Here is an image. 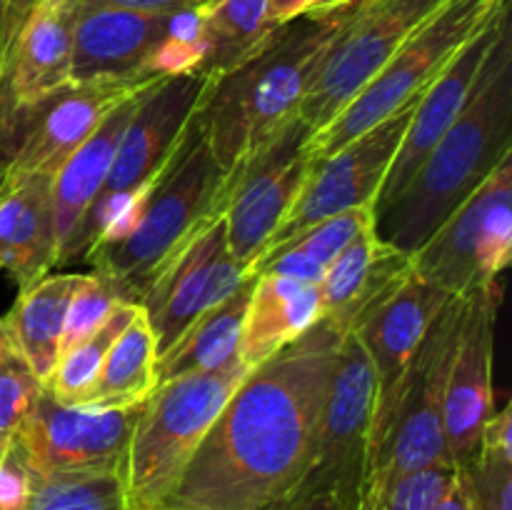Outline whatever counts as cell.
Returning a JSON list of instances; mask_svg holds the SVG:
<instances>
[{
	"mask_svg": "<svg viewBox=\"0 0 512 510\" xmlns=\"http://www.w3.org/2000/svg\"><path fill=\"white\" fill-rule=\"evenodd\" d=\"M350 330L323 318L250 370L155 510H283L308 480Z\"/></svg>",
	"mask_w": 512,
	"mask_h": 510,
	"instance_id": "cell-1",
	"label": "cell"
},
{
	"mask_svg": "<svg viewBox=\"0 0 512 510\" xmlns=\"http://www.w3.org/2000/svg\"><path fill=\"white\" fill-rule=\"evenodd\" d=\"M512 155L510 28L485 60L473 95L408 188L378 215L380 238L413 255Z\"/></svg>",
	"mask_w": 512,
	"mask_h": 510,
	"instance_id": "cell-2",
	"label": "cell"
},
{
	"mask_svg": "<svg viewBox=\"0 0 512 510\" xmlns=\"http://www.w3.org/2000/svg\"><path fill=\"white\" fill-rule=\"evenodd\" d=\"M348 8L323 18L283 25L268 43L228 73L210 80L198 110V125L210 153L225 173L268 148L298 120L310 78Z\"/></svg>",
	"mask_w": 512,
	"mask_h": 510,
	"instance_id": "cell-3",
	"label": "cell"
},
{
	"mask_svg": "<svg viewBox=\"0 0 512 510\" xmlns=\"http://www.w3.org/2000/svg\"><path fill=\"white\" fill-rule=\"evenodd\" d=\"M223 208L225 170L210 153L195 115L168 165L108 220L83 260L130 300H140L155 270L200 225L223 215Z\"/></svg>",
	"mask_w": 512,
	"mask_h": 510,
	"instance_id": "cell-4",
	"label": "cell"
},
{
	"mask_svg": "<svg viewBox=\"0 0 512 510\" xmlns=\"http://www.w3.org/2000/svg\"><path fill=\"white\" fill-rule=\"evenodd\" d=\"M460 313L463 298H450L430 325L390 403L375 415L358 503L405 475L453 463L445 450L443 405Z\"/></svg>",
	"mask_w": 512,
	"mask_h": 510,
	"instance_id": "cell-5",
	"label": "cell"
},
{
	"mask_svg": "<svg viewBox=\"0 0 512 510\" xmlns=\"http://www.w3.org/2000/svg\"><path fill=\"white\" fill-rule=\"evenodd\" d=\"M510 0H445L375 73V78L315 135L303 143L308 160L325 158L423 98L433 80Z\"/></svg>",
	"mask_w": 512,
	"mask_h": 510,
	"instance_id": "cell-6",
	"label": "cell"
},
{
	"mask_svg": "<svg viewBox=\"0 0 512 510\" xmlns=\"http://www.w3.org/2000/svg\"><path fill=\"white\" fill-rule=\"evenodd\" d=\"M250 368L233 355L205 373L158 383L140 410L128 453L130 510H155Z\"/></svg>",
	"mask_w": 512,
	"mask_h": 510,
	"instance_id": "cell-7",
	"label": "cell"
},
{
	"mask_svg": "<svg viewBox=\"0 0 512 510\" xmlns=\"http://www.w3.org/2000/svg\"><path fill=\"white\" fill-rule=\"evenodd\" d=\"M78 8L80 0H0V168L40 110L73 85Z\"/></svg>",
	"mask_w": 512,
	"mask_h": 510,
	"instance_id": "cell-8",
	"label": "cell"
},
{
	"mask_svg": "<svg viewBox=\"0 0 512 510\" xmlns=\"http://www.w3.org/2000/svg\"><path fill=\"white\" fill-rule=\"evenodd\" d=\"M445 0H355L300 103L308 135L323 130Z\"/></svg>",
	"mask_w": 512,
	"mask_h": 510,
	"instance_id": "cell-9",
	"label": "cell"
},
{
	"mask_svg": "<svg viewBox=\"0 0 512 510\" xmlns=\"http://www.w3.org/2000/svg\"><path fill=\"white\" fill-rule=\"evenodd\" d=\"M213 75L188 73L160 80L145 93L120 138L113 165L93 208L85 215L83 230L75 245V260L83 258L108 220L133 198L148 188L155 175L168 165L185 133L198 115L200 103L210 88Z\"/></svg>",
	"mask_w": 512,
	"mask_h": 510,
	"instance_id": "cell-10",
	"label": "cell"
},
{
	"mask_svg": "<svg viewBox=\"0 0 512 510\" xmlns=\"http://www.w3.org/2000/svg\"><path fill=\"white\" fill-rule=\"evenodd\" d=\"M512 258V155L413 253V270L450 298L500 280Z\"/></svg>",
	"mask_w": 512,
	"mask_h": 510,
	"instance_id": "cell-11",
	"label": "cell"
},
{
	"mask_svg": "<svg viewBox=\"0 0 512 510\" xmlns=\"http://www.w3.org/2000/svg\"><path fill=\"white\" fill-rule=\"evenodd\" d=\"M143 403L125 408L63 405L43 388L15 435L10 458L33 480L93 473L125 475L130 440Z\"/></svg>",
	"mask_w": 512,
	"mask_h": 510,
	"instance_id": "cell-12",
	"label": "cell"
},
{
	"mask_svg": "<svg viewBox=\"0 0 512 510\" xmlns=\"http://www.w3.org/2000/svg\"><path fill=\"white\" fill-rule=\"evenodd\" d=\"M378 398L380 385L373 360L350 330L340 343L325 393L313 468L295 498L335 493L350 510H358Z\"/></svg>",
	"mask_w": 512,
	"mask_h": 510,
	"instance_id": "cell-13",
	"label": "cell"
},
{
	"mask_svg": "<svg viewBox=\"0 0 512 510\" xmlns=\"http://www.w3.org/2000/svg\"><path fill=\"white\" fill-rule=\"evenodd\" d=\"M415 103L405 105L403 110L390 115L375 128L365 130L363 135L345 143L335 153L310 160L308 173H305L293 205L280 220L275 233L270 235L268 245L260 255L278 250L280 245L290 243L295 235L333 218V215L365 203L375 205L385 183V175H388L390 165L398 155L405 130L413 118Z\"/></svg>",
	"mask_w": 512,
	"mask_h": 510,
	"instance_id": "cell-14",
	"label": "cell"
},
{
	"mask_svg": "<svg viewBox=\"0 0 512 510\" xmlns=\"http://www.w3.org/2000/svg\"><path fill=\"white\" fill-rule=\"evenodd\" d=\"M225 240L223 215L200 225L140 293V308L158 343V355L178 340L195 318L233 295L248 280Z\"/></svg>",
	"mask_w": 512,
	"mask_h": 510,
	"instance_id": "cell-15",
	"label": "cell"
},
{
	"mask_svg": "<svg viewBox=\"0 0 512 510\" xmlns=\"http://www.w3.org/2000/svg\"><path fill=\"white\" fill-rule=\"evenodd\" d=\"M305 138L308 128L298 118L255 158L225 173V240L245 273L260 258L303 185L310 165Z\"/></svg>",
	"mask_w": 512,
	"mask_h": 510,
	"instance_id": "cell-16",
	"label": "cell"
},
{
	"mask_svg": "<svg viewBox=\"0 0 512 510\" xmlns=\"http://www.w3.org/2000/svg\"><path fill=\"white\" fill-rule=\"evenodd\" d=\"M498 308L500 283L463 298L443 405L445 450L458 468H468L478 458L483 425L495 413L493 365Z\"/></svg>",
	"mask_w": 512,
	"mask_h": 510,
	"instance_id": "cell-17",
	"label": "cell"
},
{
	"mask_svg": "<svg viewBox=\"0 0 512 510\" xmlns=\"http://www.w3.org/2000/svg\"><path fill=\"white\" fill-rule=\"evenodd\" d=\"M505 28H510V8L503 10L495 20H490L460 50L458 58L433 80V85L425 90L423 98L415 103L413 118H410L408 130H405L403 143H400L398 155H395L393 165H390L388 175H385L383 188L378 193V200H375V215L388 210L400 198V193L415 178V173H418L423 160L430 155V150L438 145V140L448 133L450 125L463 113L465 103L470 100L475 83H478L480 73H483L485 60L490 58Z\"/></svg>",
	"mask_w": 512,
	"mask_h": 510,
	"instance_id": "cell-18",
	"label": "cell"
},
{
	"mask_svg": "<svg viewBox=\"0 0 512 510\" xmlns=\"http://www.w3.org/2000/svg\"><path fill=\"white\" fill-rule=\"evenodd\" d=\"M160 75L140 73L130 78H98L73 83L50 100L3 168L28 175L58 173L60 165L100 128L105 118L130 95L160 83Z\"/></svg>",
	"mask_w": 512,
	"mask_h": 510,
	"instance_id": "cell-19",
	"label": "cell"
},
{
	"mask_svg": "<svg viewBox=\"0 0 512 510\" xmlns=\"http://www.w3.org/2000/svg\"><path fill=\"white\" fill-rule=\"evenodd\" d=\"M170 18L173 13L80 3L70 40L73 83L145 73V60L168 33Z\"/></svg>",
	"mask_w": 512,
	"mask_h": 510,
	"instance_id": "cell-20",
	"label": "cell"
},
{
	"mask_svg": "<svg viewBox=\"0 0 512 510\" xmlns=\"http://www.w3.org/2000/svg\"><path fill=\"white\" fill-rule=\"evenodd\" d=\"M448 300V293L410 270L408 278L353 328L378 373V410L390 403L410 360Z\"/></svg>",
	"mask_w": 512,
	"mask_h": 510,
	"instance_id": "cell-21",
	"label": "cell"
},
{
	"mask_svg": "<svg viewBox=\"0 0 512 510\" xmlns=\"http://www.w3.org/2000/svg\"><path fill=\"white\" fill-rule=\"evenodd\" d=\"M58 268L53 178L0 168V270L18 288Z\"/></svg>",
	"mask_w": 512,
	"mask_h": 510,
	"instance_id": "cell-22",
	"label": "cell"
},
{
	"mask_svg": "<svg viewBox=\"0 0 512 510\" xmlns=\"http://www.w3.org/2000/svg\"><path fill=\"white\" fill-rule=\"evenodd\" d=\"M413 270V255L380 238L378 223L360 230L325 270L318 285L320 320L353 330Z\"/></svg>",
	"mask_w": 512,
	"mask_h": 510,
	"instance_id": "cell-23",
	"label": "cell"
},
{
	"mask_svg": "<svg viewBox=\"0 0 512 510\" xmlns=\"http://www.w3.org/2000/svg\"><path fill=\"white\" fill-rule=\"evenodd\" d=\"M158 85V83H155ZM150 90V88H148ZM130 95L118 105L100 128L65 160L53 175V208H55V238H58V265L73 263L78 235L83 230L85 215L93 208L108 170L113 165L120 138L133 118L135 108L145 93Z\"/></svg>",
	"mask_w": 512,
	"mask_h": 510,
	"instance_id": "cell-24",
	"label": "cell"
},
{
	"mask_svg": "<svg viewBox=\"0 0 512 510\" xmlns=\"http://www.w3.org/2000/svg\"><path fill=\"white\" fill-rule=\"evenodd\" d=\"M318 320V285L283 275H253V290L240 328L238 358L245 368H258Z\"/></svg>",
	"mask_w": 512,
	"mask_h": 510,
	"instance_id": "cell-25",
	"label": "cell"
},
{
	"mask_svg": "<svg viewBox=\"0 0 512 510\" xmlns=\"http://www.w3.org/2000/svg\"><path fill=\"white\" fill-rule=\"evenodd\" d=\"M83 280L85 273L45 275L38 283L20 288L13 308L3 315L15 350L43 385L60 358L65 313Z\"/></svg>",
	"mask_w": 512,
	"mask_h": 510,
	"instance_id": "cell-26",
	"label": "cell"
},
{
	"mask_svg": "<svg viewBox=\"0 0 512 510\" xmlns=\"http://www.w3.org/2000/svg\"><path fill=\"white\" fill-rule=\"evenodd\" d=\"M250 290H253V275L233 295L195 318L178 335V340L158 355V383L205 373L238 355L240 328H243Z\"/></svg>",
	"mask_w": 512,
	"mask_h": 510,
	"instance_id": "cell-27",
	"label": "cell"
},
{
	"mask_svg": "<svg viewBox=\"0 0 512 510\" xmlns=\"http://www.w3.org/2000/svg\"><path fill=\"white\" fill-rule=\"evenodd\" d=\"M158 388V343L148 318L140 310L138 318L118 335L105 355L98 378L83 395L85 408H125L148 400Z\"/></svg>",
	"mask_w": 512,
	"mask_h": 510,
	"instance_id": "cell-28",
	"label": "cell"
},
{
	"mask_svg": "<svg viewBox=\"0 0 512 510\" xmlns=\"http://www.w3.org/2000/svg\"><path fill=\"white\" fill-rule=\"evenodd\" d=\"M378 223L375 205L365 203L353 210L333 215L313 228L295 235L290 243L280 245L278 250L260 255L250 265L248 275H283V278L303 280V283L320 285L325 270L330 268L340 250L355 238L363 228Z\"/></svg>",
	"mask_w": 512,
	"mask_h": 510,
	"instance_id": "cell-29",
	"label": "cell"
},
{
	"mask_svg": "<svg viewBox=\"0 0 512 510\" xmlns=\"http://www.w3.org/2000/svg\"><path fill=\"white\" fill-rule=\"evenodd\" d=\"M198 15L205 43L200 73L213 78L250 58L278 30L268 23L265 0H210Z\"/></svg>",
	"mask_w": 512,
	"mask_h": 510,
	"instance_id": "cell-30",
	"label": "cell"
},
{
	"mask_svg": "<svg viewBox=\"0 0 512 510\" xmlns=\"http://www.w3.org/2000/svg\"><path fill=\"white\" fill-rule=\"evenodd\" d=\"M140 310L143 308H140V303H135V300H118V303L113 305V310L108 313V318H105L88 338L80 340V343L75 345V348H70L68 353L60 355L53 373L45 380V390H48L58 403L80 405V400L88 393L93 380L98 378L105 355L110 353V348H113V343L118 340V335L138 318Z\"/></svg>",
	"mask_w": 512,
	"mask_h": 510,
	"instance_id": "cell-31",
	"label": "cell"
},
{
	"mask_svg": "<svg viewBox=\"0 0 512 510\" xmlns=\"http://www.w3.org/2000/svg\"><path fill=\"white\" fill-rule=\"evenodd\" d=\"M25 510H130L128 485L120 473L33 480Z\"/></svg>",
	"mask_w": 512,
	"mask_h": 510,
	"instance_id": "cell-32",
	"label": "cell"
},
{
	"mask_svg": "<svg viewBox=\"0 0 512 510\" xmlns=\"http://www.w3.org/2000/svg\"><path fill=\"white\" fill-rule=\"evenodd\" d=\"M458 475V465L440 463L395 480L368 500H360L358 510H435Z\"/></svg>",
	"mask_w": 512,
	"mask_h": 510,
	"instance_id": "cell-33",
	"label": "cell"
},
{
	"mask_svg": "<svg viewBox=\"0 0 512 510\" xmlns=\"http://www.w3.org/2000/svg\"><path fill=\"white\" fill-rule=\"evenodd\" d=\"M128 298L113 280L103 278L98 273H85V280L68 303V313H65L63 338H60V355L68 353L70 348L88 338L113 310L118 300ZM130 300V298H128ZM138 303V300H135Z\"/></svg>",
	"mask_w": 512,
	"mask_h": 510,
	"instance_id": "cell-34",
	"label": "cell"
},
{
	"mask_svg": "<svg viewBox=\"0 0 512 510\" xmlns=\"http://www.w3.org/2000/svg\"><path fill=\"white\" fill-rule=\"evenodd\" d=\"M43 388L45 385L35 378L20 355L0 375V465L8 460L15 435Z\"/></svg>",
	"mask_w": 512,
	"mask_h": 510,
	"instance_id": "cell-35",
	"label": "cell"
},
{
	"mask_svg": "<svg viewBox=\"0 0 512 510\" xmlns=\"http://www.w3.org/2000/svg\"><path fill=\"white\" fill-rule=\"evenodd\" d=\"M463 470L470 510H512V458L478 453Z\"/></svg>",
	"mask_w": 512,
	"mask_h": 510,
	"instance_id": "cell-36",
	"label": "cell"
},
{
	"mask_svg": "<svg viewBox=\"0 0 512 510\" xmlns=\"http://www.w3.org/2000/svg\"><path fill=\"white\" fill-rule=\"evenodd\" d=\"M85 5H110V8L143 10V13H180V10H198L210 0H80Z\"/></svg>",
	"mask_w": 512,
	"mask_h": 510,
	"instance_id": "cell-37",
	"label": "cell"
},
{
	"mask_svg": "<svg viewBox=\"0 0 512 510\" xmlns=\"http://www.w3.org/2000/svg\"><path fill=\"white\" fill-rule=\"evenodd\" d=\"M318 3L320 0H265L268 23L273 25V28H283V25L308 15Z\"/></svg>",
	"mask_w": 512,
	"mask_h": 510,
	"instance_id": "cell-38",
	"label": "cell"
},
{
	"mask_svg": "<svg viewBox=\"0 0 512 510\" xmlns=\"http://www.w3.org/2000/svg\"><path fill=\"white\" fill-rule=\"evenodd\" d=\"M283 510H350L335 493H310L295 498Z\"/></svg>",
	"mask_w": 512,
	"mask_h": 510,
	"instance_id": "cell-39",
	"label": "cell"
},
{
	"mask_svg": "<svg viewBox=\"0 0 512 510\" xmlns=\"http://www.w3.org/2000/svg\"><path fill=\"white\" fill-rule=\"evenodd\" d=\"M435 510H470L468 478H465L463 468H458V475H455L453 485H450L448 493L443 495V500H440Z\"/></svg>",
	"mask_w": 512,
	"mask_h": 510,
	"instance_id": "cell-40",
	"label": "cell"
},
{
	"mask_svg": "<svg viewBox=\"0 0 512 510\" xmlns=\"http://www.w3.org/2000/svg\"><path fill=\"white\" fill-rule=\"evenodd\" d=\"M15 358H18V350H15L13 340H10L8 335V328H5L3 318H0V375L5 373V368H8Z\"/></svg>",
	"mask_w": 512,
	"mask_h": 510,
	"instance_id": "cell-41",
	"label": "cell"
},
{
	"mask_svg": "<svg viewBox=\"0 0 512 510\" xmlns=\"http://www.w3.org/2000/svg\"><path fill=\"white\" fill-rule=\"evenodd\" d=\"M350 3H355V0H320V3L315 5L308 15L310 18H323V15L335 13V10H340V8H348Z\"/></svg>",
	"mask_w": 512,
	"mask_h": 510,
	"instance_id": "cell-42",
	"label": "cell"
}]
</instances>
